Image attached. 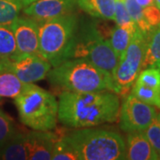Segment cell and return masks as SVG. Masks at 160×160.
I'll return each mask as SVG.
<instances>
[{"label":"cell","mask_w":160,"mask_h":160,"mask_svg":"<svg viewBox=\"0 0 160 160\" xmlns=\"http://www.w3.org/2000/svg\"><path fill=\"white\" fill-rule=\"evenodd\" d=\"M58 119L67 127L86 128L116 122L120 100L111 91H63L59 96Z\"/></svg>","instance_id":"cell-1"},{"label":"cell","mask_w":160,"mask_h":160,"mask_svg":"<svg viewBox=\"0 0 160 160\" xmlns=\"http://www.w3.org/2000/svg\"><path fill=\"white\" fill-rule=\"evenodd\" d=\"M46 77L52 86L62 92H115L112 74L83 58L66 60L50 69Z\"/></svg>","instance_id":"cell-2"},{"label":"cell","mask_w":160,"mask_h":160,"mask_svg":"<svg viewBox=\"0 0 160 160\" xmlns=\"http://www.w3.org/2000/svg\"><path fill=\"white\" fill-rule=\"evenodd\" d=\"M63 139L79 160L126 159V142L118 132L100 128H78L65 132Z\"/></svg>","instance_id":"cell-3"},{"label":"cell","mask_w":160,"mask_h":160,"mask_svg":"<svg viewBox=\"0 0 160 160\" xmlns=\"http://www.w3.org/2000/svg\"><path fill=\"white\" fill-rule=\"evenodd\" d=\"M14 104L23 125L38 131L55 128L59 102L50 92L30 83L14 98Z\"/></svg>","instance_id":"cell-4"},{"label":"cell","mask_w":160,"mask_h":160,"mask_svg":"<svg viewBox=\"0 0 160 160\" xmlns=\"http://www.w3.org/2000/svg\"><path fill=\"white\" fill-rule=\"evenodd\" d=\"M86 59L95 66L113 74L119 59L96 21H78L69 59Z\"/></svg>","instance_id":"cell-5"},{"label":"cell","mask_w":160,"mask_h":160,"mask_svg":"<svg viewBox=\"0 0 160 160\" xmlns=\"http://www.w3.org/2000/svg\"><path fill=\"white\" fill-rule=\"evenodd\" d=\"M38 22L40 55L52 67L69 60L78 25L77 15L69 13Z\"/></svg>","instance_id":"cell-6"},{"label":"cell","mask_w":160,"mask_h":160,"mask_svg":"<svg viewBox=\"0 0 160 160\" xmlns=\"http://www.w3.org/2000/svg\"><path fill=\"white\" fill-rule=\"evenodd\" d=\"M147 35L137 29L113 72L115 93L125 96L133 86L142 67Z\"/></svg>","instance_id":"cell-7"},{"label":"cell","mask_w":160,"mask_h":160,"mask_svg":"<svg viewBox=\"0 0 160 160\" xmlns=\"http://www.w3.org/2000/svg\"><path fill=\"white\" fill-rule=\"evenodd\" d=\"M51 67L39 54H16L12 58H0V70L10 71L27 84L45 79Z\"/></svg>","instance_id":"cell-8"},{"label":"cell","mask_w":160,"mask_h":160,"mask_svg":"<svg viewBox=\"0 0 160 160\" xmlns=\"http://www.w3.org/2000/svg\"><path fill=\"white\" fill-rule=\"evenodd\" d=\"M157 117L153 106L143 102L130 93L127 95L119 111V126L126 132H143Z\"/></svg>","instance_id":"cell-9"},{"label":"cell","mask_w":160,"mask_h":160,"mask_svg":"<svg viewBox=\"0 0 160 160\" xmlns=\"http://www.w3.org/2000/svg\"><path fill=\"white\" fill-rule=\"evenodd\" d=\"M39 22L32 18L18 16L11 24L17 54H39Z\"/></svg>","instance_id":"cell-10"},{"label":"cell","mask_w":160,"mask_h":160,"mask_svg":"<svg viewBox=\"0 0 160 160\" xmlns=\"http://www.w3.org/2000/svg\"><path fill=\"white\" fill-rule=\"evenodd\" d=\"M75 4L76 0H36L24 6L23 12L38 22H44L72 13Z\"/></svg>","instance_id":"cell-11"},{"label":"cell","mask_w":160,"mask_h":160,"mask_svg":"<svg viewBox=\"0 0 160 160\" xmlns=\"http://www.w3.org/2000/svg\"><path fill=\"white\" fill-rule=\"evenodd\" d=\"M65 133V132H64ZM62 131H38L34 130L26 132L28 159L50 160L52 159V149L59 138L64 134Z\"/></svg>","instance_id":"cell-12"},{"label":"cell","mask_w":160,"mask_h":160,"mask_svg":"<svg viewBox=\"0 0 160 160\" xmlns=\"http://www.w3.org/2000/svg\"><path fill=\"white\" fill-rule=\"evenodd\" d=\"M126 159L158 160L159 158L144 132H128L126 137Z\"/></svg>","instance_id":"cell-13"},{"label":"cell","mask_w":160,"mask_h":160,"mask_svg":"<svg viewBox=\"0 0 160 160\" xmlns=\"http://www.w3.org/2000/svg\"><path fill=\"white\" fill-rule=\"evenodd\" d=\"M138 27L134 22L124 26L116 25L110 31L109 42L118 59L123 57Z\"/></svg>","instance_id":"cell-14"},{"label":"cell","mask_w":160,"mask_h":160,"mask_svg":"<svg viewBox=\"0 0 160 160\" xmlns=\"http://www.w3.org/2000/svg\"><path fill=\"white\" fill-rule=\"evenodd\" d=\"M76 4L92 17L114 20L116 0H76Z\"/></svg>","instance_id":"cell-15"},{"label":"cell","mask_w":160,"mask_h":160,"mask_svg":"<svg viewBox=\"0 0 160 160\" xmlns=\"http://www.w3.org/2000/svg\"><path fill=\"white\" fill-rule=\"evenodd\" d=\"M0 159H28L26 132H16L12 137L0 148Z\"/></svg>","instance_id":"cell-16"},{"label":"cell","mask_w":160,"mask_h":160,"mask_svg":"<svg viewBox=\"0 0 160 160\" xmlns=\"http://www.w3.org/2000/svg\"><path fill=\"white\" fill-rule=\"evenodd\" d=\"M146 68L160 69V24L147 34V42L142 70Z\"/></svg>","instance_id":"cell-17"},{"label":"cell","mask_w":160,"mask_h":160,"mask_svg":"<svg viewBox=\"0 0 160 160\" xmlns=\"http://www.w3.org/2000/svg\"><path fill=\"white\" fill-rule=\"evenodd\" d=\"M28 84L18 78L13 73L0 70V97L16 98Z\"/></svg>","instance_id":"cell-18"},{"label":"cell","mask_w":160,"mask_h":160,"mask_svg":"<svg viewBox=\"0 0 160 160\" xmlns=\"http://www.w3.org/2000/svg\"><path fill=\"white\" fill-rule=\"evenodd\" d=\"M131 93L143 102L160 109V90L134 83Z\"/></svg>","instance_id":"cell-19"},{"label":"cell","mask_w":160,"mask_h":160,"mask_svg":"<svg viewBox=\"0 0 160 160\" xmlns=\"http://www.w3.org/2000/svg\"><path fill=\"white\" fill-rule=\"evenodd\" d=\"M22 7L18 0H0V24L11 25L19 16Z\"/></svg>","instance_id":"cell-20"},{"label":"cell","mask_w":160,"mask_h":160,"mask_svg":"<svg viewBox=\"0 0 160 160\" xmlns=\"http://www.w3.org/2000/svg\"><path fill=\"white\" fill-rule=\"evenodd\" d=\"M124 3L131 18L136 23L138 29H141L144 34H149L152 28L144 18L142 7L138 4L136 0H125Z\"/></svg>","instance_id":"cell-21"},{"label":"cell","mask_w":160,"mask_h":160,"mask_svg":"<svg viewBox=\"0 0 160 160\" xmlns=\"http://www.w3.org/2000/svg\"><path fill=\"white\" fill-rule=\"evenodd\" d=\"M64 135V134H63ZM63 135L56 141L52 149V160H79L78 154L63 139Z\"/></svg>","instance_id":"cell-22"},{"label":"cell","mask_w":160,"mask_h":160,"mask_svg":"<svg viewBox=\"0 0 160 160\" xmlns=\"http://www.w3.org/2000/svg\"><path fill=\"white\" fill-rule=\"evenodd\" d=\"M13 119L0 109V148L16 133Z\"/></svg>","instance_id":"cell-23"},{"label":"cell","mask_w":160,"mask_h":160,"mask_svg":"<svg viewBox=\"0 0 160 160\" xmlns=\"http://www.w3.org/2000/svg\"><path fill=\"white\" fill-rule=\"evenodd\" d=\"M134 83L160 90V69L157 68H146L141 70Z\"/></svg>","instance_id":"cell-24"},{"label":"cell","mask_w":160,"mask_h":160,"mask_svg":"<svg viewBox=\"0 0 160 160\" xmlns=\"http://www.w3.org/2000/svg\"><path fill=\"white\" fill-rule=\"evenodd\" d=\"M145 136L149 140V143L153 147L158 154H160V122L156 117L145 131Z\"/></svg>","instance_id":"cell-25"},{"label":"cell","mask_w":160,"mask_h":160,"mask_svg":"<svg viewBox=\"0 0 160 160\" xmlns=\"http://www.w3.org/2000/svg\"><path fill=\"white\" fill-rule=\"evenodd\" d=\"M116 25L118 26H124L133 22L129 12L126 9L124 1L116 0V7H115L114 20Z\"/></svg>","instance_id":"cell-26"},{"label":"cell","mask_w":160,"mask_h":160,"mask_svg":"<svg viewBox=\"0 0 160 160\" xmlns=\"http://www.w3.org/2000/svg\"><path fill=\"white\" fill-rule=\"evenodd\" d=\"M143 15L146 22L152 29L160 24V9L156 5L144 7Z\"/></svg>","instance_id":"cell-27"},{"label":"cell","mask_w":160,"mask_h":160,"mask_svg":"<svg viewBox=\"0 0 160 160\" xmlns=\"http://www.w3.org/2000/svg\"><path fill=\"white\" fill-rule=\"evenodd\" d=\"M136 2L142 8L147 7V6H151V5H154L155 4V0H136Z\"/></svg>","instance_id":"cell-28"},{"label":"cell","mask_w":160,"mask_h":160,"mask_svg":"<svg viewBox=\"0 0 160 160\" xmlns=\"http://www.w3.org/2000/svg\"><path fill=\"white\" fill-rule=\"evenodd\" d=\"M22 5L23 6V7L26 6H28V5H29V4H31L32 2H34V1H36V0H18Z\"/></svg>","instance_id":"cell-29"},{"label":"cell","mask_w":160,"mask_h":160,"mask_svg":"<svg viewBox=\"0 0 160 160\" xmlns=\"http://www.w3.org/2000/svg\"><path fill=\"white\" fill-rule=\"evenodd\" d=\"M155 5L160 9V0H155Z\"/></svg>","instance_id":"cell-30"},{"label":"cell","mask_w":160,"mask_h":160,"mask_svg":"<svg viewBox=\"0 0 160 160\" xmlns=\"http://www.w3.org/2000/svg\"><path fill=\"white\" fill-rule=\"evenodd\" d=\"M157 118H158V121L160 122V113L158 115H157Z\"/></svg>","instance_id":"cell-31"},{"label":"cell","mask_w":160,"mask_h":160,"mask_svg":"<svg viewBox=\"0 0 160 160\" xmlns=\"http://www.w3.org/2000/svg\"><path fill=\"white\" fill-rule=\"evenodd\" d=\"M158 158H159V159H160V154L158 155Z\"/></svg>","instance_id":"cell-32"},{"label":"cell","mask_w":160,"mask_h":160,"mask_svg":"<svg viewBox=\"0 0 160 160\" xmlns=\"http://www.w3.org/2000/svg\"><path fill=\"white\" fill-rule=\"evenodd\" d=\"M118 1H125V0H118Z\"/></svg>","instance_id":"cell-33"},{"label":"cell","mask_w":160,"mask_h":160,"mask_svg":"<svg viewBox=\"0 0 160 160\" xmlns=\"http://www.w3.org/2000/svg\"><path fill=\"white\" fill-rule=\"evenodd\" d=\"M0 102H1V97H0Z\"/></svg>","instance_id":"cell-34"}]
</instances>
